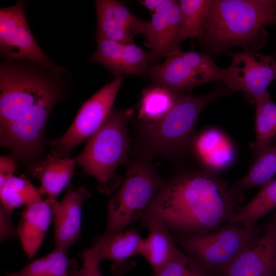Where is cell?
<instances>
[{
  "instance_id": "1",
  "label": "cell",
  "mask_w": 276,
  "mask_h": 276,
  "mask_svg": "<svg viewBox=\"0 0 276 276\" xmlns=\"http://www.w3.org/2000/svg\"><path fill=\"white\" fill-rule=\"evenodd\" d=\"M63 76L37 63H7L0 68V145L16 160H37L52 109L64 97Z\"/></svg>"
},
{
  "instance_id": "2",
  "label": "cell",
  "mask_w": 276,
  "mask_h": 276,
  "mask_svg": "<svg viewBox=\"0 0 276 276\" xmlns=\"http://www.w3.org/2000/svg\"><path fill=\"white\" fill-rule=\"evenodd\" d=\"M242 200L216 173L186 171L165 180L141 218L157 220L175 234L199 235L227 223Z\"/></svg>"
},
{
  "instance_id": "3",
  "label": "cell",
  "mask_w": 276,
  "mask_h": 276,
  "mask_svg": "<svg viewBox=\"0 0 276 276\" xmlns=\"http://www.w3.org/2000/svg\"><path fill=\"white\" fill-rule=\"evenodd\" d=\"M130 113L112 110L82 152L74 158L85 173L96 178L97 189L102 193L110 194L120 186L123 179L116 174V169L119 165L130 162L127 126Z\"/></svg>"
},
{
  "instance_id": "4",
  "label": "cell",
  "mask_w": 276,
  "mask_h": 276,
  "mask_svg": "<svg viewBox=\"0 0 276 276\" xmlns=\"http://www.w3.org/2000/svg\"><path fill=\"white\" fill-rule=\"evenodd\" d=\"M276 21L274 0H210L201 38L215 49L240 44Z\"/></svg>"
},
{
  "instance_id": "5",
  "label": "cell",
  "mask_w": 276,
  "mask_h": 276,
  "mask_svg": "<svg viewBox=\"0 0 276 276\" xmlns=\"http://www.w3.org/2000/svg\"><path fill=\"white\" fill-rule=\"evenodd\" d=\"M218 94V91L200 96L181 94L160 120L143 124L142 142L147 150L144 154L174 157L183 153L190 147L195 136L194 130L200 113Z\"/></svg>"
},
{
  "instance_id": "6",
  "label": "cell",
  "mask_w": 276,
  "mask_h": 276,
  "mask_svg": "<svg viewBox=\"0 0 276 276\" xmlns=\"http://www.w3.org/2000/svg\"><path fill=\"white\" fill-rule=\"evenodd\" d=\"M142 155L130 161L125 178L115 194L109 199L105 234H113L125 229L140 219L146 209L165 181Z\"/></svg>"
},
{
  "instance_id": "7",
  "label": "cell",
  "mask_w": 276,
  "mask_h": 276,
  "mask_svg": "<svg viewBox=\"0 0 276 276\" xmlns=\"http://www.w3.org/2000/svg\"><path fill=\"white\" fill-rule=\"evenodd\" d=\"M227 222L205 233L181 235L171 233L177 245L208 271L221 270L252 240L260 228Z\"/></svg>"
},
{
  "instance_id": "8",
  "label": "cell",
  "mask_w": 276,
  "mask_h": 276,
  "mask_svg": "<svg viewBox=\"0 0 276 276\" xmlns=\"http://www.w3.org/2000/svg\"><path fill=\"white\" fill-rule=\"evenodd\" d=\"M225 68L217 66L207 55L180 49L160 64L149 66L147 73L154 84L184 94L202 84L223 81Z\"/></svg>"
},
{
  "instance_id": "9",
  "label": "cell",
  "mask_w": 276,
  "mask_h": 276,
  "mask_svg": "<svg viewBox=\"0 0 276 276\" xmlns=\"http://www.w3.org/2000/svg\"><path fill=\"white\" fill-rule=\"evenodd\" d=\"M123 80L122 76L116 77L82 104L66 132L50 142L51 150L49 154L70 157L71 152L75 147L100 128L112 111Z\"/></svg>"
},
{
  "instance_id": "10",
  "label": "cell",
  "mask_w": 276,
  "mask_h": 276,
  "mask_svg": "<svg viewBox=\"0 0 276 276\" xmlns=\"http://www.w3.org/2000/svg\"><path fill=\"white\" fill-rule=\"evenodd\" d=\"M26 4L25 1H18L0 10L1 56L9 61H29L48 68H62L44 53L33 37L24 13Z\"/></svg>"
},
{
  "instance_id": "11",
  "label": "cell",
  "mask_w": 276,
  "mask_h": 276,
  "mask_svg": "<svg viewBox=\"0 0 276 276\" xmlns=\"http://www.w3.org/2000/svg\"><path fill=\"white\" fill-rule=\"evenodd\" d=\"M275 79L276 61L245 47L233 55L231 65L225 68L223 82L232 91L244 93L254 103Z\"/></svg>"
},
{
  "instance_id": "12",
  "label": "cell",
  "mask_w": 276,
  "mask_h": 276,
  "mask_svg": "<svg viewBox=\"0 0 276 276\" xmlns=\"http://www.w3.org/2000/svg\"><path fill=\"white\" fill-rule=\"evenodd\" d=\"M97 18V39H109L132 43L136 35L147 37L150 21L133 15L122 2L114 0L95 1Z\"/></svg>"
},
{
  "instance_id": "13",
  "label": "cell",
  "mask_w": 276,
  "mask_h": 276,
  "mask_svg": "<svg viewBox=\"0 0 276 276\" xmlns=\"http://www.w3.org/2000/svg\"><path fill=\"white\" fill-rule=\"evenodd\" d=\"M220 276H264L276 274V246L268 225L221 270Z\"/></svg>"
},
{
  "instance_id": "14",
  "label": "cell",
  "mask_w": 276,
  "mask_h": 276,
  "mask_svg": "<svg viewBox=\"0 0 276 276\" xmlns=\"http://www.w3.org/2000/svg\"><path fill=\"white\" fill-rule=\"evenodd\" d=\"M146 37L150 50L149 67L179 49L178 42L180 16L178 1L164 0L152 14Z\"/></svg>"
},
{
  "instance_id": "15",
  "label": "cell",
  "mask_w": 276,
  "mask_h": 276,
  "mask_svg": "<svg viewBox=\"0 0 276 276\" xmlns=\"http://www.w3.org/2000/svg\"><path fill=\"white\" fill-rule=\"evenodd\" d=\"M97 40V50L89 60L103 65L116 77L123 75L142 76L147 73L149 52L134 43H124L105 39Z\"/></svg>"
},
{
  "instance_id": "16",
  "label": "cell",
  "mask_w": 276,
  "mask_h": 276,
  "mask_svg": "<svg viewBox=\"0 0 276 276\" xmlns=\"http://www.w3.org/2000/svg\"><path fill=\"white\" fill-rule=\"evenodd\" d=\"M90 195L85 187H80L68 191L61 201H53L55 249L68 251L79 239L83 204Z\"/></svg>"
},
{
  "instance_id": "17",
  "label": "cell",
  "mask_w": 276,
  "mask_h": 276,
  "mask_svg": "<svg viewBox=\"0 0 276 276\" xmlns=\"http://www.w3.org/2000/svg\"><path fill=\"white\" fill-rule=\"evenodd\" d=\"M143 240L137 229H125L113 234H104L89 249L100 263L105 260L112 261V273L120 275L130 268L126 265L125 261L139 254Z\"/></svg>"
},
{
  "instance_id": "18",
  "label": "cell",
  "mask_w": 276,
  "mask_h": 276,
  "mask_svg": "<svg viewBox=\"0 0 276 276\" xmlns=\"http://www.w3.org/2000/svg\"><path fill=\"white\" fill-rule=\"evenodd\" d=\"M56 199L47 198L26 206L18 225L17 234L22 248L29 259L37 252L53 219L52 203Z\"/></svg>"
},
{
  "instance_id": "19",
  "label": "cell",
  "mask_w": 276,
  "mask_h": 276,
  "mask_svg": "<svg viewBox=\"0 0 276 276\" xmlns=\"http://www.w3.org/2000/svg\"><path fill=\"white\" fill-rule=\"evenodd\" d=\"M190 148L204 170L215 173L227 168L235 157L232 142L216 129H209L195 136Z\"/></svg>"
},
{
  "instance_id": "20",
  "label": "cell",
  "mask_w": 276,
  "mask_h": 276,
  "mask_svg": "<svg viewBox=\"0 0 276 276\" xmlns=\"http://www.w3.org/2000/svg\"><path fill=\"white\" fill-rule=\"evenodd\" d=\"M75 165L74 159L49 154L43 159L30 163L32 175L40 182L38 189L40 196L47 195L48 198L55 199L70 183Z\"/></svg>"
},
{
  "instance_id": "21",
  "label": "cell",
  "mask_w": 276,
  "mask_h": 276,
  "mask_svg": "<svg viewBox=\"0 0 276 276\" xmlns=\"http://www.w3.org/2000/svg\"><path fill=\"white\" fill-rule=\"evenodd\" d=\"M140 220L149 234L144 238L139 254L148 262L155 276L172 259L178 246L163 223L147 217Z\"/></svg>"
},
{
  "instance_id": "22",
  "label": "cell",
  "mask_w": 276,
  "mask_h": 276,
  "mask_svg": "<svg viewBox=\"0 0 276 276\" xmlns=\"http://www.w3.org/2000/svg\"><path fill=\"white\" fill-rule=\"evenodd\" d=\"M180 94L156 84L146 88L139 108V117L143 124L160 120L174 106Z\"/></svg>"
},
{
  "instance_id": "23",
  "label": "cell",
  "mask_w": 276,
  "mask_h": 276,
  "mask_svg": "<svg viewBox=\"0 0 276 276\" xmlns=\"http://www.w3.org/2000/svg\"><path fill=\"white\" fill-rule=\"evenodd\" d=\"M276 210V179H272L261 188L254 197L240 208L228 222L238 223L247 227L256 226L261 218Z\"/></svg>"
},
{
  "instance_id": "24",
  "label": "cell",
  "mask_w": 276,
  "mask_h": 276,
  "mask_svg": "<svg viewBox=\"0 0 276 276\" xmlns=\"http://www.w3.org/2000/svg\"><path fill=\"white\" fill-rule=\"evenodd\" d=\"M256 106L255 156L276 141V104L266 91L254 102Z\"/></svg>"
},
{
  "instance_id": "25",
  "label": "cell",
  "mask_w": 276,
  "mask_h": 276,
  "mask_svg": "<svg viewBox=\"0 0 276 276\" xmlns=\"http://www.w3.org/2000/svg\"><path fill=\"white\" fill-rule=\"evenodd\" d=\"M78 267L77 261L68 258L67 251L54 248L20 270L6 276H71L73 271Z\"/></svg>"
},
{
  "instance_id": "26",
  "label": "cell",
  "mask_w": 276,
  "mask_h": 276,
  "mask_svg": "<svg viewBox=\"0 0 276 276\" xmlns=\"http://www.w3.org/2000/svg\"><path fill=\"white\" fill-rule=\"evenodd\" d=\"M180 28L178 42L193 37L201 38L204 31L210 0L178 1Z\"/></svg>"
},
{
  "instance_id": "27",
  "label": "cell",
  "mask_w": 276,
  "mask_h": 276,
  "mask_svg": "<svg viewBox=\"0 0 276 276\" xmlns=\"http://www.w3.org/2000/svg\"><path fill=\"white\" fill-rule=\"evenodd\" d=\"M276 175V143L262 150L255 156L246 174L232 186L239 193L244 190L262 186L273 179Z\"/></svg>"
},
{
  "instance_id": "28",
  "label": "cell",
  "mask_w": 276,
  "mask_h": 276,
  "mask_svg": "<svg viewBox=\"0 0 276 276\" xmlns=\"http://www.w3.org/2000/svg\"><path fill=\"white\" fill-rule=\"evenodd\" d=\"M1 206L10 212L19 206H28L41 200L38 189L24 175L13 176L0 186Z\"/></svg>"
},
{
  "instance_id": "29",
  "label": "cell",
  "mask_w": 276,
  "mask_h": 276,
  "mask_svg": "<svg viewBox=\"0 0 276 276\" xmlns=\"http://www.w3.org/2000/svg\"><path fill=\"white\" fill-rule=\"evenodd\" d=\"M155 276H211L179 247L170 261Z\"/></svg>"
},
{
  "instance_id": "30",
  "label": "cell",
  "mask_w": 276,
  "mask_h": 276,
  "mask_svg": "<svg viewBox=\"0 0 276 276\" xmlns=\"http://www.w3.org/2000/svg\"><path fill=\"white\" fill-rule=\"evenodd\" d=\"M83 264L80 268H75L71 276H102L99 268L100 262L91 254L89 248L82 253Z\"/></svg>"
},
{
  "instance_id": "31",
  "label": "cell",
  "mask_w": 276,
  "mask_h": 276,
  "mask_svg": "<svg viewBox=\"0 0 276 276\" xmlns=\"http://www.w3.org/2000/svg\"><path fill=\"white\" fill-rule=\"evenodd\" d=\"M12 212L0 208L1 242L18 237L17 228L13 223Z\"/></svg>"
},
{
  "instance_id": "32",
  "label": "cell",
  "mask_w": 276,
  "mask_h": 276,
  "mask_svg": "<svg viewBox=\"0 0 276 276\" xmlns=\"http://www.w3.org/2000/svg\"><path fill=\"white\" fill-rule=\"evenodd\" d=\"M16 160L12 156H0V186L14 176L17 167Z\"/></svg>"
},
{
  "instance_id": "33",
  "label": "cell",
  "mask_w": 276,
  "mask_h": 276,
  "mask_svg": "<svg viewBox=\"0 0 276 276\" xmlns=\"http://www.w3.org/2000/svg\"><path fill=\"white\" fill-rule=\"evenodd\" d=\"M164 0H144L139 2L144 6L150 12L154 13L163 4Z\"/></svg>"
},
{
  "instance_id": "34",
  "label": "cell",
  "mask_w": 276,
  "mask_h": 276,
  "mask_svg": "<svg viewBox=\"0 0 276 276\" xmlns=\"http://www.w3.org/2000/svg\"><path fill=\"white\" fill-rule=\"evenodd\" d=\"M271 229L272 237L276 246V216L274 219L267 225Z\"/></svg>"
}]
</instances>
